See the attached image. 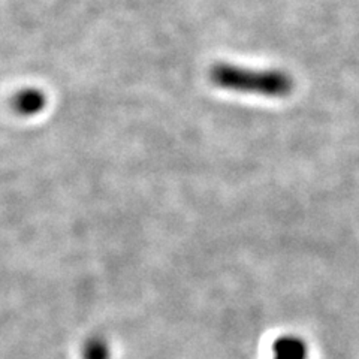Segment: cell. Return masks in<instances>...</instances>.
Masks as SVG:
<instances>
[{"instance_id":"cell-1","label":"cell","mask_w":359,"mask_h":359,"mask_svg":"<svg viewBox=\"0 0 359 359\" xmlns=\"http://www.w3.org/2000/svg\"><path fill=\"white\" fill-rule=\"evenodd\" d=\"M211 83L231 92L285 97L294 90L292 76L282 71H256L243 66L219 63L211 67Z\"/></svg>"},{"instance_id":"cell-2","label":"cell","mask_w":359,"mask_h":359,"mask_svg":"<svg viewBox=\"0 0 359 359\" xmlns=\"http://www.w3.org/2000/svg\"><path fill=\"white\" fill-rule=\"evenodd\" d=\"M273 359H307V346L299 337L283 335L273 344Z\"/></svg>"},{"instance_id":"cell-3","label":"cell","mask_w":359,"mask_h":359,"mask_svg":"<svg viewBox=\"0 0 359 359\" xmlns=\"http://www.w3.org/2000/svg\"><path fill=\"white\" fill-rule=\"evenodd\" d=\"M45 99L43 93L39 92L36 88H27L20 92L15 97H14V108L21 116H33L36 112L42 111V108L45 107Z\"/></svg>"},{"instance_id":"cell-4","label":"cell","mask_w":359,"mask_h":359,"mask_svg":"<svg viewBox=\"0 0 359 359\" xmlns=\"http://www.w3.org/2000/svg\"><path fill=\"white\" fill-rule=\"evenodd\" d=\"M84 358L86 359H108L109 352L107 349V344L99 339H93L92 341H88L84 351Z\"/></svg>"}]
</instances>
